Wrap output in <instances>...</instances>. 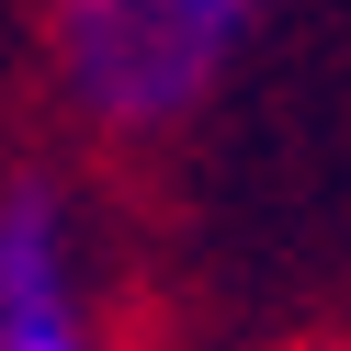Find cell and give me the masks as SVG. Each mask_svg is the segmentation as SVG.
Returning <instances> with one entry per match:
<instances>
[{
  "mask_svg": "<svg viewBox=\"0 0 351 351\" xmlns=\"http://www.w3.org/2000/svg\"><path fill=\"white\" fill-rule=\"evenodd\" d=\"M69 102L102 136H159L227 80L261 0H46Z\"/></svg>",
  "mask_w": 351,
  "mask_h": 351,
  "instance_id": "obj_1",
  "label": "cell"
},
{
  "mask_svg": "<svg viewBox=\"0 0 351 351\" xmlns=\"http://www.w3.org/2000/svg\"><path fill=\"white\" fill-rule=\"evenodd\" d=\"M0 351H91V317L69 283V215L46 182L0 204Z\"/></svg>",
  "mask_w": 351,
  "mask_h": 351,
  "instance_id": "obj_2",
  "label": "cell"
}]
</instances>
